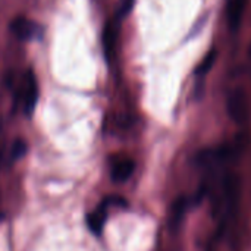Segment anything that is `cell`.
Segmentation results:
<instances>
[{
	"mask_svg": "<svg viewBox=\"0 0 251 251\" xmlns=\"http://www.w3.org/2000/svg\"><path fill=\"white\" fill-rule=\"evenodd\" d=\"M246 4H247V0H231L228 6V25L232 32H235L241 25Z\"/></svg>",
	"mask_w": 251,
	"mask_h": 251,
	"instance_id": "7",
	"label": "cell"
},
{
	"mask_svg": "<svg viewBox=\"0 0 251 251\" xmlns=\"http://www.w3.org/2000/svg\"><path fill=\"white\" fill-rule=\"evenodd\" d=\"M135 163L129 157H119L112 162L110 166V176L115 182H125L134 174Z\"/></svg>",
	"mask_w": 251,
	"mask_h": 251,
	"instance_id": "5",
	"label": "cell"
},
{
	"mask_svg": "<svg viewBox=\"0 0 251 251\" xmlns=\"http://www.w3.org/2000/svg\"><path fill=\"white\" fill-rule=\"evenodd\" d=\"M215 59H216V51H215V50H212V51H210V53L203 59V62L199 65V68H197V71H196V75H197L199 78H203V76L210 71V68L213 66Z\"/></svg>",
	"mask_w": 251,
	"mask_h": 251,
	"instance_id": "10",
	"label": "cell"
},
{
	"mask_svg": "<svg viewBox=\"0 0 251 251\" xmlns=\"http://www.w3.org/2000/svg\"><path fill=\"white\" fill-rule=\"evenodd\" d=\"M228 113L237 124H244L249 118V103L244 90L235 88L228 96Z\"/></svg>",
	"mask_w": 251,
	"mask_h": 251,
	"instance_id": "4",
	"label": "cell"
},
{
	"mask_svg": "<svg viewBox=\"0 0 251 251\" xmlns=\"http://www.w3.org/2000/svg\"><path fill=\"white\" fill-rule=\"evenodd\" d=\"M238 200H240V179L234 174L226 175L222 184V203H224L222 226L226 224V221L231 216H234L238 206Z\"/></svg>",
	"mask_w": 251,
	"mask_h": 251,
	"instance_id": "1",
	"label": "cell"
},
{
	"mask_svg": "<svg viewBox=\"0 0 251 251\" xmlns=\"http://www.w3.org/2000/svg\"><path fill=\"white\" fill-rule=\"evenodd\" d=\"M38 101V84H37V78L32 74V71H28L24 75V81H22V87H21V106H22V112L26 116H31L35 106Z\"/></svg>",
	"mask_w": 251,
	"mask_h": 251,
	"instance_id": "2",
	"label": "cell"
},
{
	"mask_svg": "<svg viewBox=\"0 0 251 251\" xmlns=\"http://www.w3.org/2000/svg\"><path fill=\"white\" fill-rule=\"evenodd\" d=\"M25 150H26V146H25V143H24L22 140L15 141V144H13V151H12L13 159H19V157H22V156L25 154Z\"/></svg>",
	"mask_w": 251,
	"mask_h": 251,
	"instance_id": "11",
	"label": "cell"
},
{
	"mask_svg": "<svg viewBox=\"0 0 251 251\" xmlns=\"http://www.w3.org/2000/svg\"><path fill=\"white\" fill-rule=\"evenodd\" d=\"M1 154H3V132H1V126H0V160H1Z\"/></svg>",
	"mask_w": 251,
	"mask_h": 251,
	"instance_id": "12",
	"label": "cell"
},
{
	"mask_svg": "<svg viewBox=\"0 0 251 251\" xmlns=\"http://www.w3.org/2000/svg\"><path fill=\"white\" fill-rule=\"evenodd\" d=\"M116 37H118V26H116V21H112L107 24V26L104 28V35H103V44H104V54L107 59H110L112 51H113V46L116 43Z\"/></svg>",
	"mask_w": 251,
	"mask_h": 251,
	"instance_id": "9",
	"label": "cell"
},
{
	"mask_svg": "<svg viewBox=\"0 0 251 251\" xmlns=\"http://www.w3.org/2000/svg\"><path fill=\"white\" fill-rule=\"evenodd\" d=\"M0 221H1V215H0Z\"/></svg>",
	"mask_w": 251,
	"mask_h": 251,
	"instance_id": "13",
	"label": "cell"
},
{
	"mask_svg": "<svg viewBox=\"0 0 251 251\" xmlns=\"http://www.w3.org/2000/svg\"><path fill=\"white\" fill-rule=\"evenodd\" d=\"M116 204H121V206H125V201L119 197H107L103 200V203L91 213L87 215V225L90 228V231L96 235H100L101 231H103V226L107 221V210L110 206H116Z\"/></svg>",
	"mask_w": 251,
	"mask_h": 251,
	"instance_id": "3",
	"label": "cell"
},
{
	"mask_svg": "<svg viewBox=\"0 0 251 251\" xmlns=\"http://www.w3.org/2000/svg\"><path fill=\"white\" fill-rule=\"evenodd\" d=\"M187 207H188V200L185 197H179L174 201V204L171 207V218H169V225L172 229L179 228V225L185 216Z\"/></svg>",
	"mask_w": 251,
	"mask_h": 251,
	"instance_id": "8",
	"label": "cell"
},
{
	"mask_svg": "<svg viewBox=\"0 0 251 251\" xmlns=\"http://www.w3.org/2000/svg\"><path fill=\"white\" fill-rule=\"evenodd\" d=\"M10 28L15 32V35H18L21 40H31L41 34V28L35 22L28 21L25 18H16L12 22Z\"/></svg>",
	"mask_w": 251,
	"mask_h": 251,
	"instance_id": "6",
	"label": "cell"
}]
</instances>
